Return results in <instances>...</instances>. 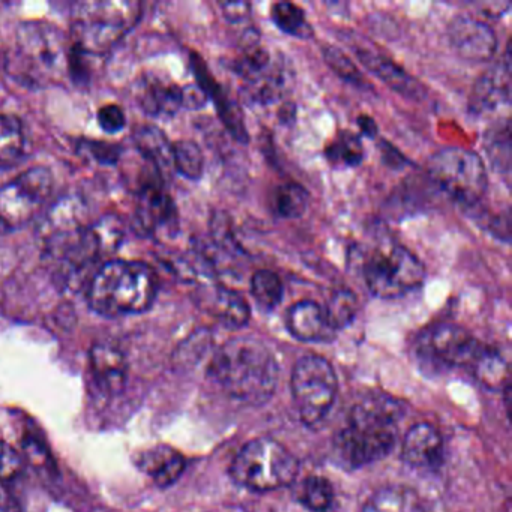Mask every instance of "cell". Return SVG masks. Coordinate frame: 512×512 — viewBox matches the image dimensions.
Instances as JSON below:
<instances>
[{"instance_id": "6da1fadb", "label": "cell", "mask_w": 512, "mask_h": 512, "mask_svg": "<svg viewBox=\"0 0 512 512\" xmlns=\"http://www.w3.org/2000/svg\"><path fill=\"white\" fill-rule=\"evenodd\" d=\"M209 373L232 398L262 404L274 394L278 364L271 350L254 338H232L212 356Z\"/></svg>"}, {"instance_id": "7a4b0ae2", "label": "cell", "mask_w": 512, "mask_h": 512, "mask_svg": "<svg viewBox=\"0 0 512 512\" xmlns=\"http://www.w3.org/2000/svg\"><path fill=\"white\" fill-rule=\"evenodd\" d=\"M86 298L95 313L106 317L131 316L148 311L158 293L154 269L139 260L112 259L88 281Z\"/></svg>"}, {"instance_id": "3957f363", "label": "cell", "mask_w": 512, "mask_h": 512, "mask_svg": "<svg viewBox=\"0 0 512 512\" xmlns=\"http://www.w3.org/2000/svg\"><path fill=\"white\" fill-rule=\"evenodd\" d=\"M403 412V406L386 395H373L355 404L337 437L344 463L361 467L385 458L397 442Z\"/></svg>"}, {"instance_id": "277c9868", "label": "cell", "mask_w": 512, "mask_h": 512, "mask_svg": "<svg viewBox=\"0 0 512 512\" xmlns=\"http://www.w3.org/2000/svg\"><path fill=\"white\" fill-rule=\"evenodd\" d=\"M143 5L134 0H89L71 10L73 49L83 56L112 52L140 22Z\"/></svg>"}, {"instance_id": "5b68a950", "label": "cell", "mask_w": 512, "mask_h": 512, "mask_svg": "<svg viewBox=\"0 0 512 512\" xmlns=\"http://www.w3.org/2000/svg\"><path fill=\"white\" fill-rule=\"evenodd\" d=\"M70 61L67 38L52 23L26 22L17 29L10 61L17 79L37 86L59 83L70 71Z\"/></svg>"}, {"instance_id": "8992f818", "label": "cell", "mask_w": 512, "mask_h": 512, "mask_svg": "<svg viewBox=\"0 0 512 512\" xmlns=\"http://www.w3.org/2000/svg\"><path fill=\"white\" fill-rule=\"evenodd\" d=\"M299 463L295 455L275 439L259 437L245 443L230 464V476L242 487L272 491L295 482Z\"/></svg>"}, {"instance_id": "52a82bcc", "label": "cell", "mask_w": 512, "mask_h": 512, "mask_svg": "<svg viewBox=\"0 0 512 512\" xmlns=\"http://www.w3.org/2000/svg\"><path fill=\"white\" fill-rule=\"evenodd\" d=\"M427 169L433 184L464 208H476L487 191V167L469 149H440L431 155Z\"/></svg>"}, {"instance_id": "ba28073f", "label": "cell", "mask_w": 512, "mask_h": 512, "mask_svg": "<svg viewBox=\"0 0 512 512\" xmlns=\"http://www.w3.org/2000/svg\"><path fill=\"white\" fill-rule=\"evenodd\" d=\"M368 290L376 298L395 299L418 289L425 280L421 260L400 244H385L373 251L362 265Z\"/></svg>"}, {"instance_id": "9c48e42d", "label": "cell", "mask_w": 512, "mask_h": 512, "mask_svg": "<svg viewBox=\"0 0 512 512\" xmlns=\"http://www.w3.org/2000/svg\"><path fill=\"white\" fill-rule=\"evenodd\" d=\"M55 187L52 170L32 167L0 185V235L22 229L38 217Z\"/></svg>"}, {"instance_id": "30bf717a", "label": "cell", "mask_w": 512, "mask_h": 512, "mask_svg": "<svg viewBox=\"0 0 512 512\" xmlns=\"http://www.w3.org/2000/svg\"><path fill=\"white\" fill-rule=\"evenodd\" d=\"M290 385L299 418L305 425L322 421L337 397V376L331 362L322 356L308 355L299 359L293 367Z\"/></svg>"}, {"instance_id": "8fae6325", "label": "cell", "mask_w": 512, "mask_h": 512, "mask_svg": "<svg viewBox=\"0 0 512 512\" xmlns=\"http://www.w3.org/2000/svg\"><path fill=\"white\" fill-rule=\"evenodd\" d=\"M428 353L449 367H470L476 364L487 346L479 343L463 326L440 323L425 334Z\"/></svg>"}, {"instance_id": "7c38bea8", "label": "cell", "mask_w": 512, "mask_h": 512, "mask_svg": "<svg viewBox=\"0 0 512 512\" xmlns=\"http://www.w3.org/2000/svg\"><path fill=\"white\" fill-rule=\"evenodd\" d=\"M448 37L452 49L466 61L485 62L496 55V32L475 17H455L449 23Z\"/></svg>"}, {"instance_id": "4fadbf2b", "label": "cell", "mask_w": 512, "mask_h": 512, "mask_svg": "<svg viewBox=\"0 0 512 512\" xmlns=\"http://www.w3.org/2000/svg\"><path fill=\"white\" fill-rule=\"evenodd\" d=\"M134 214H136L137 229L143 235H152L175 220V205L169 194L164 191L161 176H155L140 184Z\"/></svg>"}, {"instance_id": "5bb4252c", "label": "cell", "mask_w": 512, "mask_h": 512, "mask_svg": "<svg viewBox=\"0 0 512 512\" xmlns=\"http://www.w3.org/2000/svg\"><path fill=\"white\" fill-rule=\"evenodd\" d=\"M89 364L101 391L119 394L125 388L128 362L121 347L109 341L94 344L89 352Z\"/></svg>"}, {"instance_id": "9a60e30c", "label": "cell", "mask_w": 512, "mask_h": 512, "mask_svg": "<svg viewBox=\"0 0 512 512\" xmlns=\"http://www.w3.org/2000/svg\"><path fill=\"white\" fill-rule=\"evenodd\" d=\"M511 80H509V50L502 65L491 68L479 77L470 95L469 107L476 115L494 112L509 103Z\"/></svg>"}, {"instance_id": "2e32d148", "label": "cell", "mask_w": 512, "mask_h": 512, "mask_svg": "<svg viewBox=\"0 0 512 512\" xmlns=\"http://www.w3.org/2000/svg\"><path fill=\"white\" fill-rule=\"evenodd\" d=\"M44 217L40 232L43 242L85 229L88 205L82 197L70 194L56 200Z\"/></svg>"}, {"instance_id": "e0dca14e", "label": "cell", "mask_w": 512, "mask_h": 512, "mask_svg": "<svg viewBox=\"0 0 512 512\" xmlns=\"http://www.w3.org/2000/svg\"><path fill=\"white\" fill-rule=\"evenodd\" d=\"M200 305L227 328H242L250 322V307L241 293L223 286L206 287L200 292Z\"/></svg>"}, {"instance_id": "ac0fdd59", "label": "cell", "mask_w": 512, "mask_h": 512, "mask_svg": "<svg viewBox=\"0 0 512 512\" xmlns=\"http://www.w3.org/2000/svg\"><path fill=\"white\" fill-rule=\"evenodd\" d=\"M136 100L148 115L173 116L184 107V88L157 77H143L137 85Z\"/></svg>"}, {"instance_id": "d6986e66", "label": "cell", "mask_w": 512, "mask_h": 512, "mask_svg": "<svg viewBox=\"0 0 512 512\" xmlns=\"http://www.w3.org/2000/svg\"><path fill=\"white\" fill-rule=\"evenodd\" d=\"M443 440L436 427L428 422L413 425L406 433L401 446V457L413 467H430L440 461Z\"/></svg>"}, {"instance_id": "ffe728a7", "label": "cell", "mask_w": 512, "mask_h": 512, "mask_svg": "<svg viewBox=\"0 0 512 512\" xmlns=\"http://www.w3.org/2000/svg\"><path fill=\"white\" fill-rule=\"evenodd\" d=\"M359 62L370 70L374 76L379 77L383 83L394 89L403 97L421 98L424 95V88L419 85L418 80L413 79L403 68L398 67L394 61L383 56L382 53L374 52L371 49L355 50Z\"/></svg>"}, {"instance_id": "44dd1931", "label": "cell", "mask_w": 512, "mask_h": 512, "mask_svg": "<svg viewBox=\"0 0 512 512\" xmlns=\"http://www.w3.org/2000/svg\"><path fill=\"white\" fill-rule=\"evenodd\" d=\"M286 325L293 337L307 343L329 340L334 332L328 325L323 307L313 301H301L290 307Z\"/></svg>"}, {"instance_id": "7402d4cb", "label": "cell", "mask_w": 512, "mask_h": 512, "mask_svg": "<svg viewBox=\"0 0 512 512\" xmlns=\"http://www.w3.org/2000/svg\"><path fill=\"white\" fill-rule=\"evenodd\" d=\"M137 151L154 169L163 173L173 170V145L155 125H140L133 134Z\"/></svg>"}, {"instance_id": "603a6c76", "label": "cell", "mask_w": 512, "mask_h": 512, "mask_svg": "<svg viewBox=\"0 0 512 512\" xmlns=\"http://www.w3.org/2000/svg\"><path fill=\"white\" fill-rule=\"evenodd\" d=\"M287 77L281 62H272L266 70L244 80V94L253 104L275 103L286 91Z\"/></svg>"}, {"instance_id": "cb8c5ba5", "label": "cell", "mask_w": 512, "mask_h": 512, "mask_svg": "<svg viewBox=\"0 0 512 512\" xmlns=\"http://www.w3.org/2000/svg\"><path fill=\"white\" fill-rule=\"evenodd\" d=\"M139 464L154 479L158 487H169L175 484L187 466L185 458L170 448H158L146 452Z\"/></svg>"}, {"instance_id": "d4e9b609", "label": "cell", "mask_w": 512, "mask_h": 512, "mask_svg": "<svg viewBox=\"0 0 512 512\" xmlns=\"http://www.w3.org/2000/svg\"><path fill=\"white\" fill-rule=\"evenodd\" d=\"M26 154V133L22 119L0 113V170L17 166Z\"/></svg>"}, {"instance_id": "484cf974", "label": "cell", "mask_w": 512, "mask_h": 512, "mask_svg": "<svg viewBox=\"0 0 512 512\" xmlns=\"http://www.w3.org/2000/svg\"><path fill=\"white\" fill-rule=\"evenodd\" d=\"M199 77L200 86H202L203 91L206 92V95H212V97H214L215 103H217L218 113H220L221 119H223L224 124H226L229 133L232 134L236 140H239V142L247 143V128H245L244 118H242V113L239 112L238 106L227 97L226 92H224L217 83H214V80H212L205 71L199 74Z\"/></svg>"}, {"instance_id": "4316f807", "label": "cell", "mask_w": 512, "mask_h": 512, "mask_svg": "<svg viewBox=\"0 0 512 512\" xmlns=\"http://www.w3.org/2000/svg\"><path fill=\"white\" fill-rule=\"evenodd\" d=\"M362 512H425V508L415 491L388 487L371 496Z\"/></svg>"}, {"instance_id": "83f0119b", "label": "cell", "mask_w": 512, "mask_h": 512, "mask_svg": "<svg viewBox=\"0 0 512 512\" xmlns=\"http://www.w3.org/2000/svg\"><path fill=\"white\" fill-rule=\"evenodd\" d=\"M310 194L302 185L287 182L280 185L272 194V209L278 217L296 220L307 212Z\"/></svg>"}, {"instance_id": "f1b7e54d", "label": "cell", "mask_w": 512, "mask_h": 512, "mask_svg": "<svg viewBox=\"0 0 512 512\" xmlns=\"http://www.w3.org/2000/svg\"><path fill=\"white\" fill-rule=\"evenodd\" d=\"M358 308V298L355 293L349 289H340L332 293L323 311L332 331H340L352 325L353 320L358 316Z\"/></svg>"}, {"instance_id": "f546056e", "label": "cell", "mask_w": 512, "mask_h": 512, "mask_svg": "<svg viewBox=\"0 0 512 512\" xmlns=\"http://www.w3.org/2000/svg\"><path fill=\"white\" fill-rule=\"evenodd\" d=\"M251 295L257 307L272 311L283 301L284 286L275 272L262 269L251 277Z\"/></svg>"}, {"instance_id": "4dcf8cb0", "label": "cell", "mask_w": 512, "mask_h": 512, "mask_svg": "<svg viewBox=\"0 0 512 512\" xmlns=\"http://www.w3.org/2000/svg\"><path fill=\"white\" fill-rule=\"evenodd\" d=\"M326 158L335 167H356L364 160V146L356 134L343 131L329 143Z\"/></svg>"}, {"instance_id": "1f68e13d", "label": "cell", "mask_w": 512, "mask_h": 512, "mask_svg": "<svg viewBox=\"0 0 512 512\" xmlns=\"http://www.w3.org/2000/svg\"><path fill=\"white\" fill-rule=\"evenodd\" d=\"M271 19L284 34L298 38L313 37V28L307 22L304 10L290 2H278L272 7Z\"/></svg>"}, {"instance_id": "d6a6232c", "label": "cell", "mask_w": 512, "mask_h": 512, "mask_svg": "<svg viewBox=\"0 0 512 512\" xmlns=\"http://www.w3.org/2000/svg\"><path fill=\"white\" fill-rule=\"evenodd\" d=\"M173 170L190 181H199L205 170V157L202 149L191 142L181 140L173 145Z\"/></svg>"}, {"instance_id": "836d02e7", "label": "cell", "mask_w": 512, "mask_h": 512, "mask_svg": "<svg viewBox=\"0 0 512 512\" xmlns=\"http://www.w3.org/2000/svg\"><path fill=\"white\" fill-rule=\"evenodd\" d=\"M485 152L493 167L500 172L508 173L511 167V130L509 122H500L491 128L485 136Z\"/></svg>"}, {"instance_id": "e575fe53", "label": "cell", "mask_w": 512, "mask_h": 512, "mask_svg": "<svg viewBox=\"0 0 512 512\" xmlns=\"http://www.w3.org/2000/svg\"><path fill=\"white\" fill-rule=\"evenodd\" d=\"M476 379L490 389L502 388L508 383V364L496 350L487 347L481 358L473 365Z\"/></svg>"}, {"instance_id": "d590c367", "label": "cell", "mask_w": 512, "mask_h": 512, "mask_svg": "<svg viewBox=\"0 0 512 512\" xmlns=\"http://www.w3.org/2000/svg\"><path fill=\"white\" fill-rule=\"evenodd\" d=\"M298 499L310 511L323 512L332 505L334 488L328 479L311 475L299 485Z\"/></svg>"}, {"instance_id": "8d00e7d4", "label": "cell", "mask_w": 512, "mask_h": 512, "mask_svg": "<svg viewBox=\"0 0 512 512\" xmlns=\"http://www.w3.org/2000/svg\"><path fill=\"white\" fill-rule=\"evenodd\" d=\"M92 232L100 244L104 257L115 253L124 241L125 229L118 215L107 214L91 224Z\"/></svg>"}, {"instance_id": "74e56055", "label": "cell", "mask_w": 512, "mask_h": 512, "mask_svg": "<svg viewBox=\"0 0 512 512\" xmlns=\"http://www.w3.org/2000/svg\"><path fill=\"white\" fill-rule=\"evenodd\" d=\"M323 59H325L328 67L337 74L338 77L344 80V82L350 83V85L358 86V88L368 89L367 80L362 76L361 71L358 70L352 59L347 58L340 49L332 46H325L322 50Z\"/></svg>"}, {"instance_id": "f35d334b", "label": "cell", "mask_w": 512, "mask_h": 512, "mask_svg": "<svg viewBox=\"0 0 512 512\" xmlns=\"http://www.w3.org/2000/svg\"><path fill=\"white\" fill-rule=\"evenodd\" d=\"M211 235L212 242H214L215 248L221 253L232 254H244L241 245L235 241V235L232 232V224H230L229 217L226 214H215L211 221Z\"/></svg>"}, {"instance_id": "ab89813d", "label": "cell", "mask_w": 512, "mask_h": 512, "mask_svg": "<svg viewBox=\"0 0 512 512\" xmlns=\"http://www.w3.org/2000/svg\"><path fill=\"white\" fill-rule=\"evenodd\" d=\"M23 472H25V460L22 455L7 442H0V481H17Z\"/></svg>"}, {"instance_id": "60d3db41", "label": "cell", "mask_w": 512, "mask_h": 512, "mask_svg": "<svg viewBox=\"0 0 512 512\" xmlns=\"http://www.w3.org/2000/svg\"><path fill=\"white\" fill-rule=\"evenodd\" d=\"M97 118L101 130L110 134L119 133V131L124 130L125 124H127L124 109H121L118 104H107V106L101 107L98 110Z\"/></svg>"}, {"instance_id": "b9f144b4", "label": "cell", "mask_w": 512, "mask_h": 512, "mask_svg": "<svg viewBox=\"0 0 512 512\" xmlns=\"http://www.w3.org/2000/svg\"><path fill=\"white\" fill-rule=\"evenodd\" d=\"M82 148L86 155L101 164H115L121 157V148L113 143L85 140L82 143Z\"/></svg>"}, {"instance_id": "7bdbcfd3", "label": "cell", "mask_w": 512, "mask_h": 512, "mask_svg": "<svg viewBox=\"0 0 512 512\" xmlns=\"http://www.w3.org/2000/svg\"><path fill=\"white\" fill-rule=\"evenodd\" d=\"M221 10L227 20L238 23L244 22L250 17L251 5L247 2H227V4H221Z\"/></svg>"}, {"instance_id": "ee69618b", "label": "cell", "mask_w": 512, "mask_h": 512, "mask_svg": "<svg viewBox=\"0 0 512 512\" xmlns=\"http://www.w3.org/2000/svg\"><path fill=\"white\" fill-rule=\"evenodd\" d=\"M25 452L28 460L35 466L47 464L46 461L49 460V451L41 445L40 440L34 439V437H28L25 440Z\"/></svg>"}, {"instance_id": "f6af8a7d", "label": "cell", "mask_w": 512, "mask_h": 512, "mask_svg": "<svg viewBox=\"0 0 512 512\" xmlns=\"http://www.w3.org/2000/svg\"><path fill=\"white\" fill-rule=\"evenodd\" d=\"M359 128H361L362 133L368 137H374L377 134V125L370 116H361L358 119Z\"/></svg>"}, {"instance_id": "bcb514c9", "label": "cell", "mask_w": 512, "mask_h": 512, "mask_svg": "<svg viewBox=\"0 0 512 512\" xmlns=\"http://www.w3.org/2000/svg\"><path fill=\"white\" fill-rule=\"evenodd\" d=\"M0 512H22L14 499H11L5 491H0Z\"/></svg>"}]
</instances>
